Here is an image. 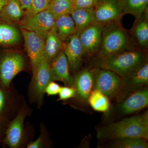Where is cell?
Returning a JSON list of instances; mask_svg holds the SVG:
<instances>
[{
	"label": "cell",
	"mask_w": 148,
	"mask_h": 148,
	"mask_svg": "<svg viewBox=\"0 0 148 148\" xmlns=\"http://www.w3.org/2000/svg\"><path fill=\"white\" fill-rule=\"evenodd\" d=\"M51 79L63 82L66 86H73L74 77L70 73L68 59L63 49L50 64Z\"/></svg>",
	"instance_id": "cell-15"
},
{
	"label": "cell",
	"mask_w": 148,
	"mask_h": 148,
	"mask_svg": "<svg viewBox=\"0 0 148 148\" xmlns=\"http://www.w3.org/2000/svg\"><path fill=\"white\" fill-rule=\"evenodd\" d=\"M148 8L143 15L137 19L132 30V38L140 48L146 49L148 46Z\"/></svg>",
	"instance_id": "cell-18"
},
{
	"label": "cell",
	"mask_w": 148,
	"mask_h": 148,
	"mask_svg": "<svg viewBox=\"0 0 148 148\" xmlns=\"http://www.w3.org/2000/svg\"><path fill=\"white\" fill-rule=\"evenodd\" d=\"M144 49L131 47L94 61L95 67L108 69L124 77L147 61Z\"/></svg>",
	"instance_id": "cell-2"
},
{
	"label": "cell",
	"mask_w": 148,
	"mask_h": 148,
	"mask_svg": "<svg viewBox=\"0 0 148 148\" xmlns=\"http://www.w3.org/2000/svg\"><path fill=\"white\" fill-rule=\"evenodd\" d=\"M25 59L21 53H6L0 59V84L9 88L11 83L17 74L25 67Z\"/></svg>",
	"instance_id": "cell-7"
},
{
	"label": "cell",
	"mask_w": 148,
	"mask_h": 148,
	"mask_svg": "<svg viewBox=\"0 0 148 148\" xmlns=\"http://www.w3.org/2000/svg\"><path fill=\"white\" fill-rule=\"evenodd\" d=\"M74 77L73 86L76 90V98L82 103H88V100L93 89V77L91 69L85 68L77 72Z\"/></svg>",
	"instance_id": "cell-16"
},
{
	"label": "cell",
	"mask_w": 148,
	"mask_h": 148,
	"mask_svg": "<svg viewBox=\"0 0 148 148\" xmlns=\"http://www.w3.org/2000/svg\"><path fill=\"white\" fill-rule=\"evenodd\" d=\"M21 8L26 12L28 11L31 7L32 0H18Z\"/></svg>",
	"instance_id": "cell-33"
},
{
	"label": "cell",
	"mask_w": 148,
	"mask_h": 148,
	"mask_svg": "<svg viewBox=\"0 0 148 148\" xmlns=\"http://www.w3.org/2000/svg\"><path fill=\"white\" fill-rule=\"evenodd\" d=\"M55 19L47 10L26 17L21 22V28L34 32L45 41L47 34L52 29Z\"/></svg>",
	"instance_id": "cell-10"
},
{
	"label": "cell",
	"mask_w": 148,
	"mask_h": 148,
	"mask_svg": "<svg viewBox=\"0 0 148 148\" xmlns=\"http://www.w3.org/2000/svg\"><path fill=\"white\" fill-rule=\"evenodd\" d=\"M6 93L1 87H0V116L5 108L7 101Z\"/></svg>",
	"instance_id": "cell-32"
},
{
	"label": "cell",
	"mask_w": 148,
	"mask_h": 148,
	"mask_svg": "<svg viewBox=\"0 0 148 148\" xmlns=\"http://www.w3.org/2000/svg\"><path fill=\"white\" fill-rule=\"evenodd\" d=\"M91 70L93 89L100 90L110 99L115 98L120 88L121 77L108 69L95 67Z\"/></svg>",
	"instance_id": "cell-5"
},
{
	"label": "cell",
	"mask_w": 148,
	"mask_h": 148,
	"mask_svg": "<svg viewBox=\"0 0 148 148\" xmlns=\"http://www.w3.org/2000/svg\"><path fill=\"white\" fill-rule=\"evenodd\" d=\"M63 42L58 37L54 24L48 33L45 42L44 56L49 64L63 49Z\"/></svg>",
	"instance_id": "cell-17"
},
{
	"label": "cell",
	"mask_w": 148,
	"mask_h": 148,
	"mask_svg": "<svg viewBox=\"0 0 148 148\" xmlns=\"http://www.w3.org/2000/svg\"><path fill=\"white\" fill-rule=\"evenodd\" d=\"M147 140L141 138H125L111 140L108 147L111 148H148Z\"/></svg>",
	"instance_id": "cell-25"
},
{
	"label": "cell",
	"mask_w": 148,
	"mask_h": 148,
	"mask_svg": "<svg viewBox=\"0 0 148 148\" xmlns=\"http://www.w3.org/2000/svg\"><path fill=\"white\" fill-rule=\"evenodd\" d=\"M71 1L73 3V5H74V3H75V2L76 1V0H71Z\"/></svg>",
	"instance_id": "cell-35"
},
{
	"label": "cell",
	"mask_w": 148,
	"mask_h": 148,
	"mask_svg": "<svg viewBox=\"0 0 148 148\" xmlns=\"http://www.w3.org/2000/svg\"><path fill=\"white\" fill-rule=\"evenodd\" d=\"M55 25L58 37L62 42L77 32L75 25L70 14L60 16L55 20Z\"/></svg>",
	"instance_id": "cell-20"
},
{
	"label": "cell",
	"mask_w": 148,
	"mask_h": 148,
	"mask_svg": "<svg viewBox=\"0 0 148 148\" xmlns=\"http://www.w3.org/2000/svg\"><path fill=\"white\" fill-rule=\"evenodd\" d=\"M58 101H65L75 98L76 90L73 86H65L61 87Z\"/></svg>",
	"instance_id": "cell-28"
},
{
	"label": "cell",
	"mask_w": 148,
	"mask_h": 148,
	"mask_svg": "<svg viewBox=\"0 0 148 148\" xmlns=\"http://www.w3.org/2000/svg\"><path fill=\"white\" fill-rule=\"evenodd\" d=\"M105 24L95 22L81 31H78L84 56H91L98 53Z\"/></svg>",
	"instance_id": "cell-8"
},
{
	"label": "cell",
	"mask_w": 148,
	"mask_h": 148,
	"mask_svg": "<svg viewBox=\"0 0 148 148\" xmlns=\"http://www.w3.org/2000/svg\"><path fill=\"white\" fill-rule=\"evenodd\" d=\"M123 15L132 14L140 18L148 8V0H121Z\"/></svg>",
	"instance_id": "cell-22"
},
{
	"label": "cell",
	"mask_w": 148,
	"mask_h": 148,
	"mask_svg": "<svg viewBox=\"0 0 148 148\" xmlns=\"http://www.w3.org/2000/svg\"><path fill=\"white\" fill-rule=\"evenodd\" d=\"M21 35L18 29L12 25L0 24V44L14 45L21 40Z\"/></svg>",
	"instance_id": "cell-23"
},
{
	"label": "cell",
	"mask_w": 148,
	"mask_h": 148,
	"mask_svg": "<svg viewBox=\"0 0 148 148\" xmlns=\"http://www.w3.org/2000/svg\"><path fill=\"white\" fill-rule=\"evenodd\" d=\"M50 1L51 0H32L30 9L25 12L26 17L32 16L43 11L46 10Z\"/></svg>",
	"instance_id": "cell-27"
},
{
	"label": "cell",
	"mask_w": 148,
	"mask_h": 148,
	"mask_svg": "<svg viewBox=\"0 0 148 148\" xmlns=\"http://www.w3.org/2000/svg\"><path fill=\"white\" fill-rule=\"evenodd\" d=\"M131 42L120 21L105 24L97 58H101L130 48Z\"/></svg>",
	"instance_id": "cell-3"
},
{
	"label": "cell",
	"mask_w": 148,
	"mask_h": 148,
	"mask_svg": "<svg viewBox=\"0 0 148 148\" xmlns=\"http://www.w3.org/2000/svg\"><path fill=\"white\" fill-rule=\"evenodd\" d=\"M61 86L53 81H51L46 88L45 93L48 96L58 95L60 91Z\"/></svg>",
	"instance_id": "cell-30"
},
{
	"label": "cell",
	"mask_w": 148,
	"mask_h": 148,
	"mask_svg": "<svg viewBox=\"0 0 148 148\" xmlns=\"http://www.w3.org/2000/svg\"><path fill=\"white\" fill-rule=\"evenodd\" d=\"M70 14L75 25L76 32L81 31L96 22L94 7L72 10Z\"/></svg>",
	"instance_id": "cell-19"
},
{
	"label": "cell",
	"mask_w": 148,
	"mask_h": 148,
	"mask_svg": "<svg viewBox=\"0 0 148 148\" xmlns=\"http://www.w3.org/2000/svg\"><path fill=\"white\" fill-rule=\"evenodd\" d=\"M79 32L70 36L63 43V50L69 61L70 69L77 73L82 65L84 56L80 42Z\"/></svg>",
	"instance_id": "cell-14"
},
{
	"label": "cell",
	"mask_w": 148,
	"mask_h": 148,
	"mask_svg": "<svg viewBox=\"0 0 148 148\" xmlns=\"http://www.w3.org/2000/svg\"><path fill=\"white\" fill-rule=\"evenodd\" d=\"M97 2L98 0H76L72 10L93 8Z\"/></svg>",
	"instance_id": "cell-29"
},
{
	"label": "cell",
	"mask_w": 148,
	"mask_h": 148,
	"mask_svg": "<svg viewBox=\"0 0 148 148\" xmlns=\"http://www.w3.org/2000/svg\"><path fill=\"white\" fill-rule=\"evenodd\" d=\"M110 100L100 90L93 89L88 97V103L94 110L106 112L110 109Z\"/></svg>",
	"instance_id": "cell-24"
},
{
	"label": "cell",
	"mask_w": 148,
	"mask_h": 148,
	"mask_svg": "<svg viewBox=\"0 0 148 148\" xmlns=\"http://www.w3.org/2000/svg\"><path fill=\"white\" fill-rule=\"evenodd\" d=\"M73 6L71 0H51L47 10L56 20L60 16L70 14Z\"/></svg>",
	"instance_id": "cell-26"
},
{
	"label": "cell",
	"mask_w": 148,
	"mask_h": 148,
	"mask_svg": "<svg viewBox=\"0 0 148 148\" xmlns=\"http://www.w3.org/2000/svg\"><path fill=\"white\" fill-rule=\"evenodd\" d=\"M148 61L127 76L122 77L119 91L115 98L148 86Z\"/></svg>",
	"instance_id": "cell-12"
},
{
	"label": "cell",
	"mask_w": 148,
	"mask_h": 148,
	"mask_svg": "<svg viewBox=\"0 0 148 148\" xmlns=\"http://www.w3.org/2000/svg\"><path fill=\"white\" fill-rule=\"evenodd\" d=\"M8 0H0V14Z\"/></svg>",
	"instance_id": "cell-34"
},
{
	"label": "cell",
	"mask_w": 148,
	"mask_h": 148,
	"mask_svg": "<svg viewBox=\"0 0 148 148\" xmlns=\"http://www.w3.org/2000/svg\"><path fill=\"white\" fill-rule=\"evenodd\" d=\"M29 110L26 104L20 108L6 131L4 143L9 147H21L24 140V121Z\"/></svg>",
	"instance_id": "cell-9"
},
{
	"label": "cell",
	"mask_w": 148,
	"mask_h": 148,
	"mask_svg": "<svg viewBox=\"0 0 148 148\" xmlns=\"http://www.w3.org/2000/svg\"><path fill=\"white\" fill-rule=\"evenodd\" d=\"M46 145L45 141L42 135L35 141L28 144L27 147L28 148H41L44 147Z\"/></svg>",
	"instance_id": "cell-31"
},
{
	"label": "cell",
	"mask_w": 148,
	"mask_h": 148,
	"mask_svg": "<svg viewBox=\"0 0 148 148\" xmlns=\"http://www.w3.org/2000/svg\"><path fill=\"white\" fill-rule=\"evenodd\" d=\"M24 12L18 0H8L0 14V18L10 23L19 21Z\"/></svg>",
	"instance_id": "cell-21"
},
{
	"label": "cell",
	"mask_w": 148,
	"mask_h": 148,
	"mask_svg": "<svg viewBox=\"0 0 148 148\" xmlns=\"http://www.w3.org/2000/svg\"><path fill=\"white\" fill-rule=\"evenodd\" d=\"M94 12L96 22L106 24L120 21L123 15L121 0H98Z\"/></svg>",
	"instance_id": "cell-11"
},
{
	"label": "cell",
	"mask_w": 148,
	"mask_h": 148,
	"mask_svg": "<svg viewBox=\"0 0 148 148\" xmlns=\"http://www.w3.org/2000/svg\"><path fill=\"white\" fill-rule=\"evenodd\" d=\"M51 81L50 64L44 57L33 72V78L29 87L30 100L39 107L43 104L46 88Z\"/></svg>",
	"instance_id": "cell-4"
},
{
	"label": "cell",
	"mask_w": 148,
	"mask_h": 148,
	"mask_svg": "<svg viewBox=\"0 0 148 148\" xmlns=\"http://www.w3.org/2000/svg\"><path fill=\"white\" fill-rule=\"evenodd\" d=\"M24 45L32 66V72L44 58L45 40L34 32L21 28Z\"/></svg>",
	"instance_id": "cell-13"
},
{
	"label": "cell",
	"mask_w": 148,
	"mask_h": 148,
	"mask_svg": "<svg viewBox=\"0 0 148 148\" xmlns=\"http://www.w3.org/2000/svg\"><path fill=\"white\" fill-rule=\"evenodd\" d=\"M100 140H112L125 138H141L148 140V111L96 128Z\"/></svg>",
	"instance_id": "cell-1"
},
{
	"label": "cell",
	"mask_w": 148,
	"mask_h": 148,
	"mask_svg": "<svg viewBox=\"0 0 148 148\" xmlns=\"http://www.w3.org/2000/svg\"><path fill=\"white\" fill-rule=\"evenodd\" d=\"M116 99V110L120 115L137 112L148 107V86L126 93Z\"/></svg>",
	"instance_id": "cell-6"
}]
</instances>
